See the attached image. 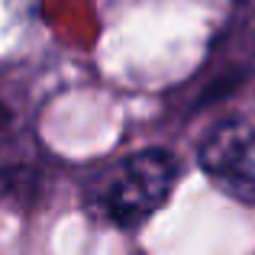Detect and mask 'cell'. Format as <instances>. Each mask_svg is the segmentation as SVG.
Masks as SVG:
<instances>
[{"instance_id": "obj_3", "label": "cell", "mask_w": 255, "mask_h": 255, "mask_svg": "<svg viewBox=\"0 0 255 255\" xmlns=\"http://www.w3.org/2000/svg\"><path fill=\"white\" fill-rule=\"evenodd\" d=\"M10 120H13V117H10V110L0 104V129H6V126H10Z\"/></svg>"}, {"instance_id": "obj_2", "label": "cell", "mask_w": 255, "mask_h": 255, "mask_svg": "<svg viewBox=\"0 0 255 255\" xmlns=\"http://www.w3.org/2000/svg\"><path fill=\"white\" fill-rule=\"evenodd\" d=\"M200 165L213 178L255 187V110L220 120L200 145Z\"/></svg>"}, {"instance_id": "obj_1", "label": "cell", "mask_w": 255, "mask_h": 255, "mask_svg": "<svg viewBox=\"0 0 255 255\" xmlns=\"http://www.w3.org/2000/svg\"><path fill=\"white\" fill-rule=\"evenodd\" d=\"M181 165L165 149H142L123 155L87 184V210L117 230H139L168 204Z\"/></svg>"}]
</instances>
